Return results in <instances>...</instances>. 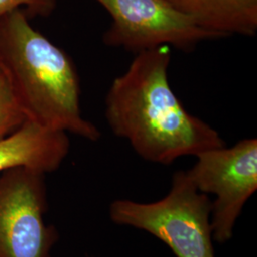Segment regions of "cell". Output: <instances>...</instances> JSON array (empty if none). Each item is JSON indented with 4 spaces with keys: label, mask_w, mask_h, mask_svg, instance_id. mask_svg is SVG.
<instances>
[{
    "label": "cell",
    "mask_w": 257,
    "mask_h": 257,
    "mask_svg": "<svg viewBox=\"0 0 257 257\" xmlns=\"http://www.w3.org/2000/svg\"><path fill=\"white\" fill-rule=\"evenodd\" d=\"M211 202L185 171H178L162 199L152 203L117 199L110 203L109 216L114 224L147 231L165 243L175 257H216Z\"/></svg>",
    "instance_id": "cell-3"
},
{
    "label": "cell",
    "mask_w": 257,
    "mask_h": 257,
    "mask_svg": "<svg viewBox=\"0 0 257 257\" xmlns=\"http://www.w3.org/2000/svg\"><path fill=\"white\" fill-rule=\"evenodd\" d=\"M57 4V0H0V17L10 11L21 9L29 19L49 17Z\"/></svg>",
    "instance_id": "cell-10"
},
{
    "label": "cell",
    "mask_w": 257,
    "mask_h": 257,
    "mask_svg": "<svg viewBox=\"0 0 257 257\" xmlns=\"http://www.w3.org/2000/svg\"><path fill=\"white\" fill-rule=\"evenodd\" d=\"M170 63L169 46L136 54L127 71L113 79L105 101L114 136L128 140L144 160L160 165L226 146L220 134L176 96L169 81Z\"/></svg>",
    "instance_id": "cell-1"
},
{
    "label": "cell",
    "mask_w": 257,
    "mask_h": 257,
    "mask_svg": "<svg viewBox=\"0 0 257 257\" xmlns=\"http://www.w3.org/2000/svg\"><path fill=\"white\" fill-rule=\"evenodd\" d=\"M45 174L16 167L0 174V257H52L59 234L48 225Z\"/></svg>",
    "instance_id": "cell-5"
},
{
    "label": "cell",
    "mask_w": 257,
    "mask_h": 257,
    "mask_svg": "<svg viewBox=\"0 0 257 257\" xmlns=\"http://www.w3.org/2000/svg\"><path fill=\"white\" fill-rule=\"evenodd\" d=\"M197 27L220 37H253L257 0H165Z\"/></svg>",
    "instance_id": "cell-8"
},
{
    "label": "cell",
    "mask_w": 257,
    "mask_h": 257,
    "mask_svg": "<svg viewBox=\"0 0 257 257\" xmlns=\"http://www.w3.org/2000/svg\"><path fill=\"white\" fill-rule=\"evenodd\" d=\"M25 121V116L17 104L7 78L0 72V139L16 132Z\"/></svg>",
    "instance_id": "cell-9"
},
{
    "label": "cell",
    "mask_w": 257,
    "mask_h": 257,
    "mask_svg": "<svg viewBox=\"0 0 257 257\" xmlns=\"http://www.w3.org/2000/svg\"><path fill=\"white\" fill-rule=\"evenodd\" d=\"M69 152L66 133L25 121L16 132L0 139V174L16 167H27L45 175L54 173Z\"/></svg>",
    "instance_id": "cell-7"
},
{
    "label": "cell",
    "mask_w": 257,
    "mask_h": 257,
    "mask_svg": "<svg viewBox=\"0 0 257 257\" xmlns=\"http://www.w3.org/2000/svg\"><path fill=\"white\" fill-rule=\"evenodd\" d=\"M111 18L103 35L107 46L140 53L157 47L192 51L217 37L197 27L165 0H96Z\"/></svg>",
    "instance_id": "cell-6"
},
{
    "label": "cell",
    "mask_w": 257,
    "mask_h": 257,
    "mask_svg": "<svg viewBox=\"0 0 257 257\" xmlns=\"http://www.w3.org/2000/svg\"><path fill=\"white\" fill-rule=\"evenodd\" d=\"M21 9L0 17V72L26 121L97 141L101 133L83 117L80 81L72 58L31 26Z\"/></svg>",
    "instance_id": "cell-2"
},
{
    "label": "cell",
    "mask_w": 257,
    "mask_h": 257,
    "mask_svg": "<svg viewBox=\"0 0 257 257\" xmlns=\"http://www.w3.org/2000/svg\"><path fill=\"white\" fill-rule=\"evenodd\" d=\"M187 175L200 193L214 194L211 202L213 241L225 244L246 203L257 190V139L246 138L232 147L205 151Z\"/></svg>",
    "instance_id": "cell-4"
}]
</instances>
